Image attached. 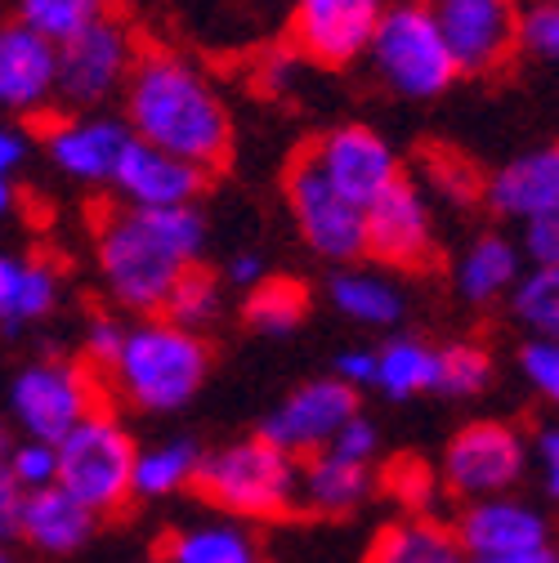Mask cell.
<instances>
[{"mask_svg":"<svg viewBox=\"0 0 559 563\" xmlns=\"http://www.w3.org/2000/svg\"><path fill=\"white\" fill-rule=\"evenodd\" d=\"M121 121L139 144H153L206 179L233 157V112L201 63L175 49H139L121 90Z\"/></svg>","mask_w":559,"mask_h":563,"instance_id":"1","label":"cell"},{"mask_svg":"<svg viewBox=\"0 0 559 563\" xmlns=\"http://www.w3.org/2000/svg\"><path fill=\"white\" fill-rule=\"evenodd\" d=\"M206 220L197 206H108L95 220V264L108 300L125 313L157 318L175 277L201 264Z\"/></svg>","mask_w":559,"mask_h":563,"instance_id":"2","label":"cell"},{"mask_svg":"<svg viewBox=\"0 0 559 563\" xmlns=\"http://www.w3.org/2000/svg\"><path fill=\"white\" fill-rule=\"evenodd\" d=\"M211 340L201 331L175 327L166 318H139L125 327L121 354L103 376L108 398H121L134 411L171 416L188 407L211 380Z\"/></svg>","mask_w":559,"mask_h":563,"instance_id":"3","label":"cell"},{"mask_svg":"<svg viewBox=\"0 0 559 563\" xmlns=\"http://www.w3.org/2000/svg\"><path fill=\"white\" fill-rule=\"evenodd\" d=\"M296 470L300 461L273 448L264 434L233 439L224 448L201 452L193 492L238 523H273L296 515Z\"/></svg>","mask_w":559,"mask_h":563,"instance_id":"4","label":"cell"},{"mask_svg":"<svg viewBox=\"0 0 559 563\" xmlns=\"http://www.w3.org/2000/svg\"><path fill=\"white\" fill-rule=\"evenodd\" d=\"M58 452V487L73 501H81L99 519H117L134 506V456L139 443L117 420V411L103 402L95 407L81 426L54 443Z\"/></svg>","mask_w":559,"mask_h":563,"instance_id":"5","label":"cell"},{"mask_svg":"<svg viewBox=\"0 0 559 563\" xmlns=\"http://www.w3.org/2000/svg\"><path fill=\"white\" fill-rule=\"evenodd\" d=\"M368 58L376 77L398 99H416V103L439 99L461 77L426 0H390L368 45Z\"/></svg>","mask_w":559,"mask_h":563,"instance_id":"6","label":"cell"},{"mask_svg":"<svg viewBox=\"0 0 559 563\" xmlns=\"http://www.w3.org/2000/svg\"><path fill=\"white\" fill-rule=\"evenodd\" d=\"M103 402V376L81 358H36L10 380V420L36 443H63Z\"/></svg>","mask_w":559,"mask_h":563,"instance_id":"7","label":"cell"},{"mask_svg":"<svg viewBox=\"0 0 559 563\" xmlns=\"http://www.w3.org/2000/svg\"><path fill=\"white\" fill-rule=\"evenodd\" d=\"M533 456H528V439L506 426V420H470L461 426L443 456H439V478L452 497L465 506V501H483V497H506L515 492L528 474Z\"/></svg>","mask_w":559,"mask_h":563,"instance_id":"8","label":"cell"},{"mask_svg":"<svg viewBox=\"0 0 559 563\" xmlns=\"http://www.w3.org/2000/svg\"><path fill=\"white\" fill-rule=\"evenodd\" d=\"M363 255L376 268L394 273H430L439 260L435 238V201L426 184L398 175L368 210H363Z\"/></svg>","mask_w":559,"mask_h":563,"instance_id":"9","label":"cell"},{"mask_svg":"<svg viewBox=\"0 0 559 563\" xmlns=\"http://www.w3.org/2000/svg\"><path fill=\"white\" fill-rule=\"evenodd\" d=\"M139 45L121 19H99L81 36L58 45V103L67 112H99L130 81Z\"/></svg>","mask_w":559,"mask_h":563,"instance_id":"10","label":"cell"},{"mask_svg":"<svg viewBox=\"0 0 559 563\" xmlns=\"http://www.w3.org/2000/svg\"><path fill=\"white\" fill-rule=\"evenodd\" d=\"M283 192H287V210H292L305 246L318 260H327V264L363 260V206L340 197L305 153L287 166Z\"/></svg>","mask_w":559,"mask_h":563,"instance_id":"11","label":"cell"},{"mask_svg":"<svg viewBox=\"0 0 559 563\" xmlns=\"http://www.w3.org/2000/svg\"><path fill=\"white\" fill-rule=\"evenodd\" d=\"M435 23L452 49L461 77H483L519 49V5L515 0H430Z\"/></svg>","mask_w":559,"mask_h":563,"instance_id":"12","label":"cell"},{"mask_svg":"<svg viewBox=\"0 0 559 563\" xmlns=\"http://www.w3.org/2000/svg\"><path fill=\"white\" fill-rule=\"evenodd\" d=\"M349 416H359V389L336 380V376H318V380L296 385L283 402H277L264 416L260 434L273 448H283L287 456L305 461V456L322 452L340 434V426Z\"/></svg>","mask_w":559,"mask_h":563,"instance_id":"13","label":"cell"},{"mask_svg":"<svg viewBox=\"0 0 559 563\" xmlns=\"http://www.w3.org/2000/svg\"><path fill=\"white\" fill-rule=\"evenodd\" d=\"M390 0H296L292 5V49L318 67L359 63L376 36Z\"/></svg>","mask_w":559,"mask_h":563,"instance_id":"14","label":"cell"},{"mask_svg":"<svg viewBox=\"0 0 559 563\" xmlns=\"http://www.w3.org/2000/svg\"><path fill=\"white\" fill-rule=\"evenodd\" d=\"M305 157L322 170V179L349 197L354 206H372L398 175V153L385 144V134H376L372 125H336L327 134H318L305 148Z\"/></svg>","mask_w":559,"mask_h":563,"instance_id":"15","label":"cell"},{"mask_svg":"<svg viewBox=\"0 0 559 563\" xmlns=\"http://www.w3.org/2000/svg\"><path fill=\"white\" fill-rule=\"evenodd\" d=\"M130 125L108 112H63L45 125V157L50 166L90 188H108L117 175V162L130 144Z\"/></svg>","mask_w":559,"mask_h":563,"instance_id":"16","label":"cell"},{"mask_svg":"<svg viewBox=\"0 0 559 563\" xmlns=\"http://www.w3.org/2000/svg\"><path fill=\"white\" fill-rule=\"evenodd\" d=\"M58 103V45L23 27H0V112L41 117Z\"/></svg>","mask_w":559,"mask_h":563,"instance_id":"17","label":"cell"},{"mask_svg":"<svg viewBox=\"0 0 559 563\" xmlns=\"http://www.w3.org/2000/svg\"><path fill=\"white\" fill-rule=\"evenodd\" d=\"M461 545L470 559H497V554H519V550H541L550 545V523L546 515L524 501V497H483L465 501L461 515L452 519Z\"/></svg>","mask_w":559,"mask_h":563,"instance_id":"18","label":"cell"},{"mask_svg":"<svg viewBox=\"0 0 559 563\" xmlns=\"http://www.w3.org/2000/svg\"><path fill=\"white\" fill-rule=\"evenodd\" d=\"M479 197L497 220H511L519 229L555 216L559 210V144L511 157L506 166H497L487 175Z\"/></svg>","mask_w":559,"mask_h":563,"instance_id":"19","label":"cell"},{"mask_svg":"<svg viewBox=\"0 0 559 563\" xmlns=\"http://www.w3.org/2000/svg\"><path fill=\"white\" fill-rule=\"evenodd\" d=\"M108 188L121 197V206H139V210L197 206V197L206 188V175L197 166L153 148V144H139V139H130Z\"/></svg>","mask_w":559,"mask_h":563,"instance_id":"20","label":"cell"},{"mask_svg":"<svg viewBox=\"0 0 559 563\" xmlns=\"http://www.w3.org/2000/svg\"><path fill=\"white\" fill-rule=\"evenodd\" d=\"M99 515H90L81 501H73L58 483L28 492L23 497V515H19V541H28L36 554L50 559H67L95 541L99 532Z\"/></svg>","mask_w":559,"mask_h":563,"instance_id":"21","label":"cell"},{"mask_svg":"<svg viewBox=\"0 0 559 563\" xmlns=\"http://www.w3.org/2000/svg\"><path fill=\"white\" fill-rule=\"evenodd\" d=\"M372 492V465L340 461L336 452H314L296 470V515L309 519H344L354 515Z\"/></svg>","mask_w":559,"mask_h":563,"instance_id":"22","label":"cell"},{"mask_svg":"<svg viewBox=\"0 0 559 563\" xmlns=\"http://www.w3.org/2000/svg\"><path fill=\"white\" fill-rule=\"evenodd\" d=\"M524 268H528V260H524L515 238H506V233H479L461 251V260H457L452 287H457V296L465 305L487 309V305H497V300H506L515 291V282L524 277Z\"/></svg>","mask_w":559,"mask_h":563,"instance_id":"23","label":"cell"},{"mask_svg":"<svg viewBox=\"0 0 559 563\" xmlns=\"http://www.w3.org/2000/svg\"><path fill=\"white\" fill-rule=\"evenodd\" d=\"M63 300V277L50 260H23L0 251V327L45 322Z\"/></svg>","mask_w":559,"mask_h":563,"instance_id":"24","label":"cell"},{"mask_svg":"<svg viewBox=\"0 0 559 563\" xmlns=\"http://www.w3.org/2000/svg\"><path fill=\"white\" fill-rule=\"evenodd\" d=\"M368 563H470V554L448 519L403 515L376 532Z\"/></svg>","mask_w":559,"mask_h":563,"instance_id":"25","label":"cell"},{"mask_svg":"<svg viewBox=\"0 0 559 563\" xmlns=\"http://www.w3.org/2000/svg\"><path fill=\"white\" fill-rule=\"evenodd\" d=\"M157 554L162 563H264L260 541L238 519H224V515L211 523L166 532Z\"/></svg>","mask_w":559,"mask_h":563,"instance_id":"26","label":"cell"},{"mask_svg":"<svg viewBox=\"0 0 559 563\" xmlns=\"http://www.w3.org/2000/svg\"><path fill=\"white\" fill-rule=\"evenodd\" d=\"M439 385V344H430L426 335H390L376 349V376L372 389H381L394 402L435 394Z\"/></svg>","mask_w":559,"mask_h":563,"instance_id":"27","label":"cell"},{"mask_svg":"<svg viewBox=\"0 0 559 563\" xmlns=\"http://www.w3.org/2000/svg\"><path fill=\"white\" fill-rule=\"evenodd\" d=\"M327 291H331L336 313H344L359 327H398L407 313L403 291L376 268H340Z\"/></svg>","mask_w":559,"mask_h":563,"instance_id":"28","label":"cell"},{"mask_svg":"<svg viewBox=\"0 0 559 563\" xmlns=\"http://www.w3.org/2000/svg\"><path fill=\"white\" fill-rule=\"evenodd\" d=\"M201 448L193 439H166L153 448H139L134 456V501H166L175 492L193 487Z\"/></svg>","mask_w":559,"mask_h":563,"instance_id":"29","label":"cell"},{"mask_svg":"<svg viewBox=\"0 0 559 563\" xmlns=\"http://www.w3.org/2000/svg\"><path fill=\"white\" fill-rule=\"evenodd\" d=\"M309 318V291L296 277H264L242 291V322L260 335H292Z\"/></svg>","mask_w":559,"mask_h":563,"instance_id":"30","label":"cell"},{"mask_svg":"<svg viewBox=\"0 0 559 563\" xmlns=\"http://www.w3.org/2000/svg\"><path fill=\"white\" fill-rule=\"evenodd\" d=\"M506 300L533 340H559V264H528Z\"/></svg>","mask_w":559,"mask_h":563,"instance_id":"31","label":"cell"},{"mask_svg":"<svg viewBox=\"0 0 559 563\" xmlns=\"http://www.w3.org/2000/svg\"><path fill=\"white\" fill-rule=\"evenodd\" d=\"M220 305H224L220 273L193 264V268H184L175 277V287H171V296H166V305H162L157 318H166L175 327H188V331H206V327L220 318Z\"/></svg>","mask_w":559,"mask_h":563,"instance_id":"32","label":"cell"},{"mask_svg":"<svg viewBox=\"0 0 559 563\" xmlns=\"http://www.w3.org/2000/svg\"><path fill=\"white\" fill-rule=\"evenodd\" d=\"M497 363H493V349L479 344V340H448L439 344V398H474L493 385Z\"/></svg>","mask_w":559,"mask_h":563,"instance_id":"33","label":"cell"},{"mask_svg":"<svg viewBox=\"0 0 559 563\" xmlns=\"http://www.w3.org/2000/svg\"><path fill=\"white\" fill-rule=\"evenodd\" d=\"M108 19V0H19V23L45 36L50 45H63Z\"/></svg>","mask_w":559,"mask_h":563,"instance_id":"34","label":"cell"},{"mask_svg":"<svg viewBox=\"0 0 559 563\" xmlns=\"http://www.w3.org/2000/svg\"><path fill=\"white\" fill-rule=\"evenodd\" d=\"M6 465H10V474L19 478L23 492H41V487H50V483L58 478V452H54V443L19 439V443H10Z\"/></svg>","mask_w":559,"mask_h":563,"instance_id":"35","label":"cell"},{"mask_svg":"<svg viewBox=\"0 0 559 563\" xmlns=\"http://www.w3.org/2000/svg\"><path fill=\"white\" fill-rule=\"evenodd\" d=\"M519 372L550 407H559V340H524L519 349Z\"/></svg>","mask_w":559,"mask_h":563,"instance_id":"36","label":"cell"},{"mask_svg":"<svg viewBox=\"0 0 559 563\" xmlns=\"http://www.w3.org/2000/svg\"><path fill=\"white\" fill-rule=\"evenodd\" d=\"M519 45L537 58H559V0H533L519 10Z\"/></svg>","mask_w":559,"mask_h":563,"instance_id":"37","label":"cell"},{"mask_svg":"<svg viewBox=\"0 0 559 563\" xmlns=\"http://www.w3.org/2000/svg\"><path fill=\"white\" fill-rule=\"evenodd\" d=\"M121 340H125V322L112 318V313H95L81 331V363L99 376H108V367L117 363L121 354Z\"/></svg>","mask_w":559,"mask_h":563,"instance_id":"38","label":"cell"},{"mask_svg":"<svg viewBox=\"0 0 559 563\" xmlns=\"http://www.w3.org/2000/svg\"><path fill=\"white\" fill-rule=\"evenodd\" d=\"M376 448H381V434H376V426H372L363 411L349 416L344 426H340V434L327 443V452H336L340 461H354V465H372Z\"/></svg>","mask_w":559,"mask_h":563,"instance_id":"39","label":"cell"},{"mask_svg":"<svg viewBox=\"0 0 559 563\" xmlns=\"http://www.w3.org/2000/svg\"><path fill=\"white\" fill-rule=\"evenodd\" d=\"M528 456H533V465H537V478H541L546 501L559 506V426H546V430L528 443Z\"/></svg>","mask_w":559,"mask_h":563,"instance_id":"40","label":"cell"},{"mask_svg":"<svg viewBox=\"0 0 559 563\" xmlns=\"http://www.w3.org/2000/svg\"><path fill=\"white\" fill-rule=\"evenodd\" d=\"M519 251H524L528 264H559V210H555V216H546V220L524 224Z\"/></svg>","mask_w":559,"mask_h":563,"instance_id":"41","label":"cell"},{"mask_svg":"<svg viewBox=\"0 0 559 563\" xmlns=\"http://www.w3.org/2000/svg\"><path fill=\"white\" fill-rule=\"evenodd\" d=\"M23 497H28V492H23V487H19V478L10 474L6 456H0V541H14V537H19Z\"/></svg>","mask_w":559,"mask_h":563,"instance_id":"42","label":"cell"},{"mask_svg":"<svg viewBox=\"0 0 559 563\" xmlns=\"http://www.w3.org/2000/svg\"><path fill=\"white\" fill-rule=\"evenodd\" d=\"M331 376L344 380V385H372L376 376V349H344V354L331 363Z\"/></svg>","mask_w":559,"mask_h":563,"instance_id":"43","label":"cell"},{"mask_svg":"<svg viewBox=\"0 0 559 563\" xmlns=\"http://www.w3.org/2000/svg\"><path fill=\"white\" fill-rule=\"evenodd\" d=\"M23 162H28V134L10 121H0V184H14Z\"/></svg>","mask_w":559,"mask_h":563,"instance_id":"44","label":"cell"},{"mask_svg":"<svg viewBox=\"0 0 559 563\" xmlns=\"http://www.w3.org/2000/svg\"><path fill=\"white\" fill-rule=\"evenodd\" d=\"M264 277H268V264H264L255 251L229 255V260H224V273H220V282H229V287H238V291H251L255 282H264Z\"/></svg>","mask_w":559,"mask_h":563,"instance_id":"45","label":"cell"},{"mask_svg":"<svg viewBox=\"0 0 559 563\" xmlns=\"http://www.w3.org/2000/svg\"><path fill=\"white\" fill-rule=\"evenodd\" d=\"M300 54L296 49H287V54H273L268 63H264V86L273 90V95H283V90H292L296 81H300Z\"/></svg>","mask_w":559,"mask_h":563,"instance_id":"46","label":"cell"},{"mask_svg":"<svg viewBox=\"0 0 559 563\" xmlns=\"http://www.w3.org/2000/svg\"><path fill=\"white\" fill-rule=\"evenodd\" d=\"M470 563H559V550L541 545V550H519V554H497V559H470Z\"/></svg>","mask_w":559,"mask_h":563,"instance_id":"47","label":"cell"},{"mask_svg":"<svg viewBox=\"0 0 559 563\" xmlns=\"http://www.w3.org/2000/svg\"><path fill=\"white\" fill-rule=\"evenodd\" d=\"M0 563H10V550H6V541H0Z\"/></svg>","mask_w":559,"mask_h":563,"instance_id":"48","label":"cell"}]
</instances>
